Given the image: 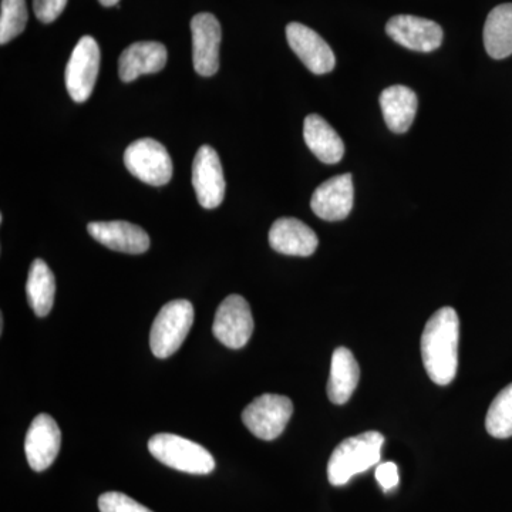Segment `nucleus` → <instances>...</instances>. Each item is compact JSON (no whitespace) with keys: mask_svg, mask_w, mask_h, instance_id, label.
I'll list each match as a JSON object with an SVG mask.
<instances>
[{"mask_svg":"<svg viewBox=\"0 0 512 512\" xmlns=\"http://www.w3.org/2000/svg\"><path fill=\"white\" fill-rule=\"evenodd\" d=\"M101 5L106 6V8H110V6H116L120 0H99Z\"/></svg>","mask_w":512,"mask_h":512,"instance_id":"obj_28","label":"nucleus"},{"mask_svg":"<svg viewBox=\"0 0 512 512\" xmlns=\"http://www.w3.org/2000/svg\"><path fill=\"white\" fill-rule=\"evenodd\" d=\"M360 380V369L353 353L346 348L333 352L328 382V396L335 404L348 403Z\"/></svg>","mask_w":512,"mask_h":512,"instance_id":"obj_20","label":"nucleus"},{"mask_svg":"<svg viewBox=\"0 0 512 512\" xmlns=\"http://www.w3.org/2000/svg\"><path fill=\"white\" fill-rule=\"evenodd\" d=\"M192 185L201 207L212 210L220 207L225 197L224 170L217 151L202 146L192 163Z\"/></svg>","mask_w":512,"mask_h":512,"instance_id":"obj_10","label":"nucleus"},{"mask_svg":"<svg viewBox=\"0 0 512 512\" xmlns=\"http://www.w3.org/2000/svg\"><path fill=\"white\" fill-rule=\"evenodd\" d=\"M293 414L291 399L279 394H262L245 407L242 421L255 437L264 441L278 439Z\"/></svg>","mask_w":512,"mask_h":512,"instance_id":"obj_6","label":"nucleus"},{"mask_svg":"<svg viewBox=\"0 0 512 512\" xmlns=\"http://www.w3.org/2000/svg\"><path fill=\"white\" fill-rule=\"evenodd\" d=\"M376 480L384 491L393 490L399 484V470L394 463H383L376 468Z\"/></svg>","mask_w":512,"mask_h":512,"instance_id":"obj_27","label":"nucleus"},{"mask_svg":"<svg viewBox=\"0 0 512 512\" xmlns=\"http://www.w3.org/2000/svg\"><path fill=\"white\" fill-rule=\"evenodd\" d=\"M28 302L39 318L49 315L55 302L56 281L52 269L43 259H35L30 265L28 284Z\"/></svg>","mask_w":512,"mask_h":512,"instance_id":"obj_22","label":"nucleus"},{"mask_svg":"<svg viewBox=\"0 0 512 512\" xmlns=\"http://www.w3.org/2000/svg\"><path fill=\"white\" fill-rule=\"evenodd\" d=\"M460 319L453 308H441L426 323L421 335V357L427 375L439 386L453 382L458 369Z\"/></svg>","mask_w":512,"mask_h":512,"instance_id":"obj_1","label":"nucleus"},{"mask_svg":"<svg viewBox=\"0 0 512 512\" xmlns=\"http://www.w3.org/2000/svg\"><path fill=\"white\" fill-rule=\"evenodd\" d=\"M383 443L384 437L379 431H366L342 441L330 456L329 483L342 487L356 474L365 473L370 467L376 466L382 457Z\"/></svg>","mask_w":512,"mask_h":512,"instance_id":"obj_2","label":"nucleus"},{"mask_svg":"<svg viewBox=\"0 0 512 512\" xmlns=\"http://www.w3.org/2000/svg\"><path fill=\"white\" fill-rule=\"evenodd\" d=\"M87 231L104 247L124 254H144L150 248V237L147 232L130 222H90Z\"/></svg>","mask_w":512,"mask_h":512,"instance_id":"obj_15","label":"nucleus"},{"mask_svg":"<svg viewBox=\"0 0 512 512\" xmlns=\"http://www.w3.org/2000/svg\"><path fill=\"white\" fill-rule=\"evenodd\" d=\"M67 0H33L36 18L42 23L55 22L66 8Z\"/></svg>","mask_w":512,"mask_h":512,"instance_id":"obj_26","label":"nucleus"},{"mask_svg":"<svg viewBox=\"0 0 512 512\" xmlns=\"http://www.w3.org/2000/svg\"><path fill=\"white\" fill-rule=\"evenodd\" d=\"M380 107H382L384 121L390 131L403 134L412 127L416 119L417 94L406 86H392L384 89L380 94Z\"/></svg>","mask_w":512,"mask_h":512,"instance_id":"obj_18","label":"nucleus"},{"mask_svg":"<svg viewBox=\"0 0 512 512\" xmlns=\"http://www.w3.org/2000/svg\"><path fill=\"white\" fill-rule=\"evenodd\" d=\"M99 508L100 512H153L128 495L117 491L101 494Z\"/></svg>","mask_w":512,"mask_h":512,"instance_id":"obj_25","label":"nucleus"},{"mask_svg":"<svg viewBox=\"0 0 512 512\" xmlns=\"http://www.w3.org/2000/svg\"><path fill=\"white\" fill-rule=\"evenodd\" d=\"M386 33L400 46L420 53L434 52L443 42V29L440 25L419 16H394L387 22Z\"/></svg>","mask_w":512,"mask_h":512,"instance_id":"obj_11","label":"nucleus"},{"mask_svg":"<svg viewBox=\"0 0 512 512\" xmlns=\"http://www.w3.org/2000/svg\"><path fill=\"white\" fill-rule=\"evenodd\" d=\"M62 446V433L53 417L39 414L30 424L26 434L25 451L32 470L45 471L55 463Z\"/></svg>","mask_w":512,"mask_h":512,"instance_id":"obj_12","label":"nucleus"},{"mask_svg":"<svg viewBox=\"0 0 512 512\" xmlns=\"http://www.w3.org/2000/svg\"><path fill=\"white\" fill-rule=\"evenodd\" d=\"M192 62L195 72L211 77L220 69L221 25L211 13H200L191 20Z\"/></svg>","mask_w":512,"mask_h":512,"instance_id":"obj_9","label":"nucleus"},{"mask_svg":"<svg viewBox=\"0 0 512 512\" xmlns=\"http://www.w3.org/2000/svg\"><path fill=\"white\" fill-rule=\"evenodd\" d=\"M148 450L164 466L194 476H207L215 468L214 457L207 448L175 434H156L148 441Z\"/></svg>","mask_w":512,"mask_h":512,"instance_id":"obj_3","label":"nucleus"},{"mask_svg":"<svg viewBox=\"0 0 512 512\" xmlns=\"http://www.w3.org/2000/svg\"><path fill=\"white\" fill-rule=\"evenodd\" d=\"M124 164L143 183L161 187L173 178V161L163 144L154 138H141L127 147Z\"/></svg>","mask_w":512,"mask_h":512,"instance_id":"obj_5","label":"nucleus"},{"mask_svg":"<svg viewBox=\"0 0 512 512\" xmlns=\"http://www.w3.org/2000/svg\"><path fill=\"white\" fill-rule=\"evenodd\" d=\"M3 325H5V319H3V315L0 316V333H3Z\"/></svg>","mask_w":512,"mask_h":512,"instance_id":"obj_29","label":"nucleus"},{"mask_svg":"<svg viewBox=\"0 0 512 512\" xmlns=\"http://www.w3.org/2000/svg\"><path fill=\"white\" fill-rule=\"evenodd\" d=\"M303 138L309 150L319 158L322 163H339L345 154V144L336 133L335 128L319 114H309L303 124Z\"/></svg>","mask_w":512,"mask_h":512,"instance_id":"obj_19","label":"nucleus"},{"mask_svg":"<svg viewBox=\"0 0 512 512\" xmlns=\"http://www.w3.org/2000/svg\"><path fill=\"white\" fill-rule=\"evenodd\" d=\"M28 25L26 0H2L0 5V45L23 33Z\"/></svg>","mask_w":512,"mask_h":512,"instance_id":"obj_24","label":"nucleus"},{"mask_svg":"<svg viewBox=\"0 0 512 512\" xmlns=\"http://www.w3.org/2000/svg\"><path fill=\"white\" fill-rule=\"evenodd\" d=\"M212 332L222 345L229 349H241L254 333L251 306L241 295H229L215 313Z\"/></svg>","mask_w":512,"mask_h":512,"instance_id":"obj_8","label":"nucleus"},{"mask_svg":"<svg viewBox=\"0 0 512 512\" xmlns=\"http://www.w3.org/2000/svg\"><path fill=\"white\" fill-rule=\"evenodd\" d=\"M99 70L100 47L92 36H84L74 47L64 73L67 92L76 103L90 99Z\"/></svg>","mask_w":512,"mask_h":512,"instance_id":"obj_7","label":"nucleus"},{"mask_svg":"<svg viewBox=\"0 0 512 512\" xmlns=\"http://www.w3.org/2000/svg\"><path fill=\"white\" fill-rule=\"evenodd\" d=\"M194 323V306L187 299L168 302L158 312L150 333L151 352L158 359L173 356L183 345Z\"/></svg>","mask_w":512,"mask_h":512,"instance_id":"obj_4","label":"nucleus"},{"mask_svg":"<svg viewBox=\"0 0 512 512\" xmlns=\"http://www.w3.org/2000/svg\"><path fill=\"white\" fill-rule=\"evenodd\" d=\"M484 46L493 59L512 55V3L491 10L484 25Z\"/></svg>","mask_w":512,"mask_h":512,"instance_id":"obj_21","label":"nucleus"},{"mask_svg":"<svg viewBox=\"0 0 512 512\" xmlns=\"http://www.w3.org/2000/svg\"><path fill=\"white\" fill-rule=\"evenodd\" d=\"M269 244L279 254L311 256L318 248V235L296 218H279L269 231Z\"/></svg>","mask_w":512,"mask_h":512,"instance_id":"obj_16","label":"nucleus"},{"mask_svg":"<svg viewBox=\"0 0 512 512\" xmlns=\"http://www.w3.org/2000/svg\"><path fill=\"white\" fill-rule=\"evenodd\" d=\"M485 427L495 439H508L512 436V384L501 390L491 403Z\"/></svg>","mask_w":512,"mask_h":512,"instance_id":"obj_23","label":"nucleus"},{"mask_svg":"<svg viewBox=\"0 0 512 512\" xmlns=\"http://www.w3.org/2000/svg\"><path fill=\"white\" fill-rule=\"evenodd\" d=\"M168 53L163 43L137 42L128 46L119 59V74L123 82L130 83L143 74L161 72L167 64Z\"/></svg>","mask_w":512,"mask_h":512,"instance_id":"obj_17","label":"nucleus"},{"mask_svg":"<svg viewBox=\"0 0 512 512\" xmlns=\"http://www.w3.org/2000/svg\"><path fill=\"white\" fill-rule=\"evenodd\" d=\"M286 39L296 56L313 74L320 76L335 69V53L315 30L292 22L286 26Z\"/></svg>","mask_w":512,"mask_h":512,"instance_id":"obj_13","label":"nucleus"},{"mask_svg":"<svg viewBox=\"0 0 512 512\" xmlns=\"http://www.w3.org/2000/svg\"><path fill=\"white\" fill-rule=\"evenodd\" d=\"M355 200L352 174L336 175L313 192L311 207L325 221H342L350 214Z\"/></svg>","mask_w":512,"mask_h":512,"instance_id":"obj_14","label":"nucleus"}]
</instances>
